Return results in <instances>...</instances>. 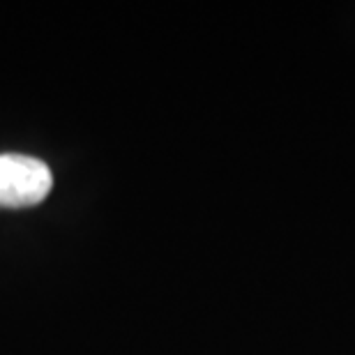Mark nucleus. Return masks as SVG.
<instances>
[{
    "label": "nucleus",
    "mask_w": 355,
    "mask_h": 355,
    "mask_svg": "<svg viewBox=\"0 0 355 355\" xmlns=\"http://www.w3.org/2000/svg\"><path fill=\"white\" fill-rule=\"evenodd\" d=\"M51 168L28 155H0V205L26 208L44 201L51 191Z\"/></svg>",
    "instance_id": "obj_1"
}]
</instances>
